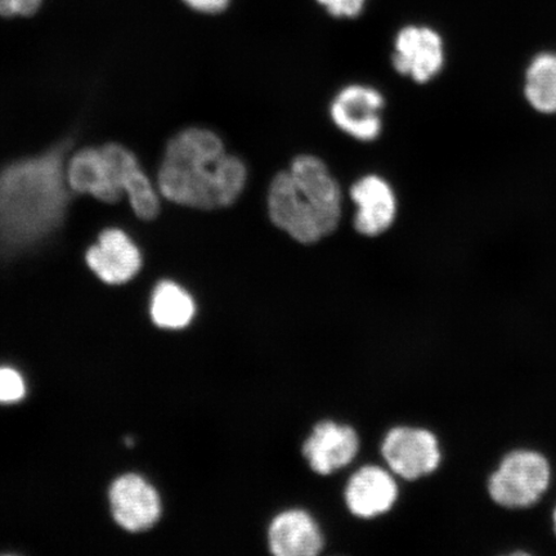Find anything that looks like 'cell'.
Masks as SVG:
<instances>
[{
    "label": "cell",
    "instance_id": "cell-17",
    "mask_svg": "<svg viewBox=\"0 0 556 556\" xmlns=\"http://www.w3.org/2000/svg\"><path fill=\"white\" fill-rule=\"evenodd\" d=\"M48 0H0V20H31L43 11Z\"/></svg>",
    "mask_w": 556,
    "mask_h": 556
},
{
    "label": "cell",
    "instance_id": "cell-7",
    "mask_svg": "<svg viewBox=\"0 0 556 556\" xmlns=\"http://www.w3.org/2000/svg\"><path fill=\"white\" fill-rule=\"evenodd\" d=\"M446 55L441 35L429 27L408 26L395 39L393 66L417 83H428L440 75Z\"/></svg>",
    "mask_w": 556,
    "mask_h": 556
},
{
    "label": "cell",
    "instance_id": "cell-10",
    "mask_svg": "<svg viewBox=\"0 0 556 556\" xmlns=\"http://www.w3.org/2000/svg\"><path fill=\"white\" fill-rule=\"evenodd\" d=\"M90 269L103 282L121 285L134 278L142 266L141 253L127 233L110 228L87 253Z\"/></svg>",
    "mask_w": 556,
    "mask_h": 556
},
{
    "label": "cell",
    "instance_id": "cell-16",
    "mask_svg": "<svg viewBox=\"0 0 556 556\" xmlns=\"http://www.w3.org/2000/svg\"><path fill=\"white\" fill-rule=\"evenodd\" d=\"M151 316L164 329H184L192 321L194 303L177 283H159L151 302Z\"/></svg>",
    "mask_w": 556,
    "mask_h": 556
},
{
    "label": "cell",
    "instance_id": "cell-13",
    "mask_svg": "<svg viewBox=\"0 0 556 556\" xmlns=\"http://www.w3.org/2000/svg\"><path fill=\"white\" fill-rule=\"evenodd\" d=\"M397 496L394 479L378 467L359 469L345 490L346 505L359 518H374L391 510Z\"/></svg>",
    "mask_w": 556,
    "mask_h": 556
},
{
    "label": "cell",
    "instance_id": "cell-20",
    "mask_svg": "<svg viewBox=\"0 0 556 556\" xmlns=\"http://www.w3.org/2000/svg\"><path fill=\"white\" fill-rule=\"evenodd\" d=\"M366 0H318L336 17H356L364 9Z\"/></svg>",
    "mask_w": 556,
    "mask_h": 556
},
{
    "label": "cell",
    "instance_id": "cell-18",
    "mask_svg": "<svg viewBox=\"0 0 556 556\" xmlns=\"http://www.w3.org/2000/svg\"><path fill=\"white\" fill-rule=\"evenodd\" d=\"M24 395L25 384L21 375L9 367L0 368V403H15Z\"/></svg>",
    "mask_w": 556,
    "mask_h": 556
},
{
    "label": "cell",
    "instance_id": "cell-2",
    "mask_svg": "<svg viewBox=\"0 0 556 556\" xmlns=\"http://www.w3.org/2000/svg\"><path fill=\"white\" fill-rule=\"evenodd\" d=\"M66 184L58 150L0 173V247L26 248L50 236L64 218Z\"/></svg>",
    "mask_w": 556,
    "mask_h": 556
},
{
    "label": "cell",
    "instance_id": "cell-15",
    "mask_svg": "<svg viewBox=\"0 0 556 556\" xmlns=\"http://www.w3.org/2000/svg\"><path fill=\"white\" fill-rule=\"evenodd\" d=\"M520 92L533 114L556 117V48H541L528 58Z\"/></svg>",
    "mask_w": 556,
    "mask_h": 556
},
{
    "label": "cell",
    "instance_id": "cell-11",
    "mask_svg": "<svg viewBox=\"0 0 556 556\" xmlns=\"http://www.w3.org/2000/svg\"><path fill=\"white\" fill-rule=\"evenodd\" d=\"M358 447L357 433L351 427L324 421L313 429L305 441L303 454L313 470L328 476L346 467L356 457Z\"/></svg>",
    "mask_w": 556,
    "mask_h": 556
},
{
    "label": "cell",
    "instance_id": "cell-14",
    "mask_svg": "<svg viewBox=\"0 0 556 556\" xmlns=\"http://www.w3.org/2000/svg\"><path fill=\"white\" fill-rule=\"evenodd\" d=\"M268 538L270 552L277 556H313L324 547L315 519L302 510L278 514L270 523Z\"/></svg>",
    "mask_w": 556,
    "mask_h": 556
},
{
    "label": "cell",
    "instance_id": "cell-1",
    "mask_svg": "<svg viewBox=\"0 0 556 556\" xmlns=\"http://www.w3.org/2000/svg\"><path fill=\"white\" fill-rule=\"evenodd\" d=\"M247 178L245 164L228 154L217 135L191 128L180 131L166 148L159 189L172 203L211 211L232 205Z\"/></svg>",
    "mask_w": 556,
    "mask_h": 556
},
{
    "label": "cell",
    "instance_id": "cell-5",
    "mask_svg": "<svg viewBox=\"0 0 556 556\" xmlns=\"http://www.w3.org/2000/svg\"><path fill=\"white\" fill-rule=\"evenodd\" d=\"M551 482L546 458L533 451H514L504 457L489 482L493 502L505 507H527L536 504Z\"/></svg>",
    "mask_w": 556,
    "mask_h": 556
},
{
    "label": "cell",
    "instance_id": "cell-4",
    "mask_svg": "<svg viewBox=\"0 0 556 556\" xmlns=\"http://www.w3.org/2000/svg\"><path fill=\"white\" fill-rule=\"evenodd\" d=\"M66 180L74 191L92 194L103 203H116L124 192L139 218L154 219L159 213L154 187L136 156L119 144L78 152L67 166Z\"/></svg>",
    "mask_w": 556,
    "mask_h": 556
},
{
    "label": "cell",
    "instance_id": "cell-8",
    "mask_svg": "<svg viewBox=\"0 0 556 556\" xmlns=\"http://www.w3.org/2000/svg\"><path fill=\"white\" fill-rule=\"evenodd\" d=\"M382 108L384 99L379 90L366 86H350L332 101L331 119L348 136L370 142L380 135Z\"/></svg>",
    "mask_w": 556,
    "mask_h": 556
},
{
    "label": "cell",
    "instance_id": "cell-21",
    "mask_svg": "<svg viewBox=\"0 0 556 556\" xmlns=\"http://www.w3.org/2000/svg\"><path fill=\"white\" fill-rule=\"evenodd\" d=\"M555 531H556V509L554 511Z\"/></svg>",
    "mask_w": 556,
    "mask_h": 556
},
{
    "label": "cell",
    "instance_id": "cell-9",
    "mask_svg": "<svg viewBox=\"0 0 556 556\" xmlns=\"http://www.w3.org/2000/svg\"><path fill=\"white\" fill-rule=\"evenodd\" d=\"M110 502L117 525L129 532L149 530L162 513L156 491L134 475L117 479L111 486Z\"/></svg>",
    "mask_w": 556,
    "mask_h": 556
},
{
    "label": "cell",
    "instance_id": "cell-12",
    "mask_svg": "<svg viewBox=\"0 0 556 556\" xmlns=\"http://www.w3.org/2000/svg\"><path fill=\"white\" fill-rule=\"evenodd\" d=\"M351 197L357 205L354 228L368 238L384 233L393 225L397 201L392 187L378 176H366L353 185Z\"/></svg>",
    "mask_w": 556,
    "mask_h": 556
},
{
    "label": "cell",
    "instance_id": "cell-19",
    "mask_svg": "<svg viewBox=\"0 0 556 556\" xmlns=\"http://www.w3.org/2000/svg\"><path fill=\"white\" fill-rule=\"evenodd\" d=\"M177 2L186 10L199 15L215 16L224 13L231 0H177Z\"/></svg>",
    "mask_w": 556,
    "mask_h": 556
},
{
    "label": "cell",
    "instance_id": "cell-3",
    "mask_svg": "<svg viewBox=\"0 0 556 556\" xmlns=\"http://www.w3.org/2000/svg\"><path fill=\"white\" fill-rule=\"evenodd\" d=\"M268 212L274 225L290 238L317 242L336 231L342 217V192L323 160L301 155L270 184Z\"/></svg>",
    "mask_w": 556,
    "mask_h": 556
},
{
    "label": "cell",
    "instance_id": "cell-6",
    "mask_svg": "<svg viewBox=\"0 0 556 556\" xmlns=\"http://www.w3.org/2000/svg\"><path fill=\"white\" fill-rule=\"evenodd\" d=\"M382 456L395 475L408 481L430 475L441 463L434 434L416 428L392 429L382 443Z\"/></svg>",
    "mask_w": 556,
    "mask_h": 556
}]
</instances>
